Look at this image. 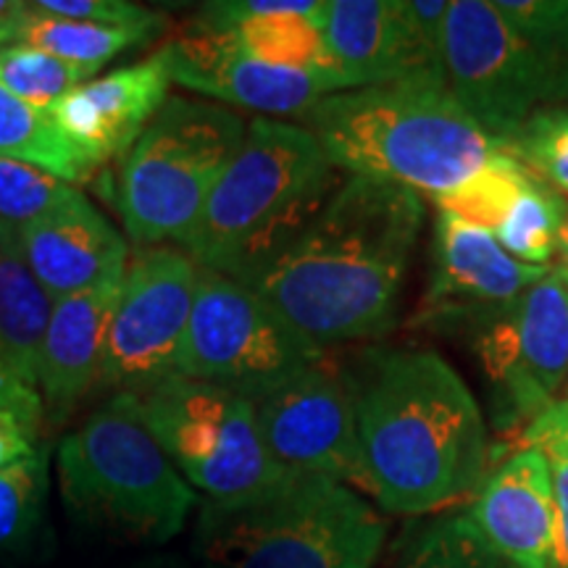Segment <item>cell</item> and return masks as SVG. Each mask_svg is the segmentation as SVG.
I'll list each match as a JSON object with an SVG mask.
<instances>
[{
    "label": "cell",
    "mask_w": 568,
    "mask_h": 568,
    "mask_svg": "<svg viewBox=\"0 0 568 568\" xmlns=\"http://www.w3.org/2000/svg\"><path fill=\"white\" fill-rule=\"evenodd\" d=\"M447 90L506 151L524 122L550 105V74L493 0H453L443 40Z\"/></svg>",
    "instance_id": "cell-11"
},
{
    "label": "cell",
    "mask_w": 568,
    "mask_h": 568,
    "mask_svg": "<svg viewBox=\"0 0 568 568\" xmlns=\"http://www.w3.org/2000/svg\"><path fill=\"white\" fill-rule=\"evenodd\" d=\"M261 437L276 464L318 474L364 493L353 395L343 366L329 358L253 400Z\"/></svg>",
    "instance_id": "cell-13"
},
{
    "label": "cell",
    "mask_w": 568,
    "mask_h": 568,
    "mask_svg": "<svg viewBox=\"0 0 568 568\" xmlns=\"http://www.w3.org/2000/svg\"><path fill=\"white\" fill-rule=\"evenodd\" d=\"M116 397L205 503L245 506L293 474L268 453L253 403L243 395L174 374Z\"/></svg>",
    "instance_id": "cell-8"
},
{
    "label": "cell",
    "mask_w": 568,
    "mask_h": 568,
    "mask_svg": "<svg viewBox=\"0 0 568 568\" xmlns=\"http://www.w3.org/2000/svg\"><path fill=\"white\" fill-rule=\"evenodd\" d=\"M466 514L489 548L516 568H556L552 468L539 447H514L497 460Z\"/></svg>",
    "instance_id": "cell-16"
},
{
    "label": "cell",
    "mask_w": 568,
    "mask_h": 568,
    "mask_svg": "<svg viewBox=\"0 0 568 568\" xmlns=\"http://www.w3.org/2000/svg\"><path fill=\"white\" fill-rule=\"evenodd\" d=\"M95 74L98 71L24 42L0 45V84L38 109H51Z\"/></svg>",
    "instance_id": "cell-29"
},
{
    "label": "cell",
    "mask_w": 568,
    "mask_h": 568,
    "mask_svg": "<svg viewBox=\"0 0 568 568\" xmlns=\"http://www.w3.org/2000/svg\"><path fill=\"white\" fill-rule=\"evenodd\" d=\"M132 568H193V566L184 564V560L176 556H155V558L142 560V564L132 566Z\"/></svg>",
    "instance_id": "cell-38"
},
{
    "label": "cell",
    "mask_w": 568,
    "mask_h": 568,
    "mask_svg": "<svg viewBox=\"0 0 568 568\" xmlns=\"http://www.w3.org/2000/svg\"><path fill=\"white\" fill-rule=\"evenodd\" d=\"M552 272L560 276V282L566 284L568 290V245H560L556 253V264H552Z\"/></svg>",
    "instance_id": "cell-40"
},
{
    "label": "cell",
    "mask_w": 568,
    "mask_h": 568,
    "mask_svg": "<svg viewBox=\"0 0 568 568\" xmlns=\"http://www.w3.org/2000/svg\"><path fill=\"white\" fill-rule=\"evenodd\" d=\"M303 126L337 172L429 197L464 184L500 151L447 90L443 69L326 95Z\"/></svg>",
    "instance_id": "cell-3"
},
{
    "label": "cell",
    "mask_w": 568,
    "mask_h": 568,
    "mask_svg": "<svg viewBox=\"0 0 568 568\" xmlns=\"http://www.w3.org/2000/svg\"><path fill=\"white\" fill-rule=\"evenodd\" d=\"M516 447H539L568 460V400L558 397L516 437Z\"/></svg>",
    "instance_id": "cell-34"
},
{
    "label": "cell",
    "mask_w": 568,
    "mask_h": 568,
    "mask_svg": "<svg viewBox=\"0 0 568 568\" xmlns=\"http://www.w3.org/2000/svg\"><path fill=\"white\" fill-rule=\"evenodd\" d=\"M345 374L364 495L387 514L435 516L477 493L495 447L477 397L443 355L372 347Z\"/></svg>",
    "instance_id": "cell-1"
},
{
    "label": "cell",
    "mask_w": 568,
    "mask_h": 568,
    "mask_svg": "<svg viewBox=\"0 0 568 568\" xmlns=\"http://www.w3.org/2000/svg\"><path fill=\"white\" fill-rule=\"evenodd\" d=\"M201 266L176 245L134 247L126 261L98 385L134 393L176 374Z\"/></svg>",
    "instance_id": "cell-12"
},
{
    "label": "cell",
    "mask_w": 568,
    "mask_h": 568,
    "mask_svg": "<svg viewBox=\"0 0 568 568\" xmlns=\"http://www.w3.org/2000/svg\"><path fill=\"white\" fill-rule=\"evenodd\" d=\"M59 479L74 518L138 542H169L195 506L193 487L116 395L61 439Z\"/></svg>",
    "instance_id": "cell-6"
},
{
    "label": "cell",
    "mask_w": 568,
    "mask_h": 568,
    "mask_svg": "<svg viewBox=\"0 0 568 568\" xmlns=\"http://www.w3.org/2000/svg\"><path fill=\"white\" fill-rule=\"evenodd\" d=\"M548 272L516 261L493 232L437 209L424 311L439 326L471 329L503 314Z\"/></svg>",
    "instance_id": "cell-14"
},
{
    "label": "cell",
    "mask_w": 568,
    "mask_h": 568,
    "mask_svg": "<svg viewBox=\"0 0 568 568\" xmlns=\"http://www.w3.org/2000/svg\"><path fill=\"white\" fill-rule=\"evenodd\" d=\"M545 456L550 458L552 495H556V568H568V460L552 453Z\"/></svg>",
    "instance_id": "cell-37"
},
{
    "label": "cell",
    "mask_w": 568,
    "mask_h": 568,
    "mask_svg": "<svg viewBox=\"0 0 568 568\" xmlns=\"http://www.w3.org/2000/svg\"><path fill=\"white\" fill-rule=\"evenodd\" d=\"M326 355L272 303L232 276L201 268L176 374L258 400Z\"/></svg>",
    "instance_id": "cell-9"
},
{
    "label": "cell",
    "mask_w": 568,
    "mask_h": 568,
    "mask_svg": "<svg viewBox=\"0 0 568 568\" xmlns=\"http://www.w3.org/2000/svg\"><path fill=\"white\" fill-rule=\"evenodd\" d=\"M172 74L161 53L71 90L48 113L59 130L98 163L126 155L148 122L169 101Z\"/></svg>",
    "instance_id": "cell-18"
},
{
    "label": "cell",
    "mask_w": 568,
    "mask_h": 568,
    "mask_svg": "<svg viewBox=\"0 0 568 568\" xmlns=\"http://www.w3.org/2000/svg\"><path fill=\"white\" fill-rule=\"evenodd\" d=\"M550 105H568V63L564 67V71H560V74H558Z\"/></svg>",
    "instance_id": "cell-39"
},
{
    "label": "cell",
    "mask_w": 568,
    "mask_h": 568,
    "mask_svg": "<svg viewBox=\"0 0 568 568\" xmlns=\"http://www.w3.org/2000/svg\"><path fill=\"white\" fill-rule=\"evenodd\" d=\"M53 301L13 247L0 245V358L38 389L40 345Z\"/></svg>",
    "instance_id": "cell-23"
},
{
    "label": "cell",
    "mask_w": 568,
    "mask_h": 568,
    "mask_svg": "<svg viewBox=\"0 0 568 568\" xmlns=\"http://www.w3.org/2000/svg\"><path fill=\"white\" fill-rule=\"evenodd\" d=\"M389 568H516L495 552L464 510H443L416 524L395 548Z\"/></svg>",
    "instance_id": "cell-25"
},
{
    "label": "cell",
    "mask_w": 568,
    "mask_h": 568,
    "mask_svg": "<svg viewBox=\"0 0 568 568\" xmlns=\"http://www.w3.org/2000/svg\"><path fill=\"white\" fill-rule=\"evenodd\" d=\"M564 397L568 400V379H566V395H564Z\"/></svg>",
    "instance_id": "cell-43"
},
{
    "label": "cell",
    "mask_w": 568,
    "mask_h": 568,
    "mask_svg": "<svg viewBox=\"0 0 568 568\" xmlns=\"http://www.w3.org/2000/svg\"><path fill=\"white\" fill-rule=\"evenodd\" d=\"M324 0H222L205 3L197 30L224 32L240 51L272 67L326 77L345 92L322 27Z\"/></svg>",
    "instance_id": "cell-19"
},
{
    "label": "cell",
    "mask_w": 568,
    "mask_h": 568,
    "mask_svg": "<svg viewBox=\"0 0 568 568\" xmlns=\"http://www.w3.org/2000/svg\"><path fill=\"white\" fill-rule=\"evenodd\" d=\"M77 195L74 184L30 163L0 159V245L17 251L21 230L48 216Z\"/></svg>",
    "instance_id": "cell-30"
},
{
    "label": "cell",
    "mask_w": 568,
    "mask_h": 568,
    "mask_svg": "<svg viewBox=\"0 0 568 568\" xmlns=\"http://www.w3.org/2000/svg\"><path fill=\"white\" fill-rule=\"evenodd\" d=\"M159 53L174 84L211 98V103L237 105L266 119H303L322 98L339 92L326 77L253 59L224 32L193 27L182 38L166 42Z\"/></svg>",
    "instance_id": "cell-15"
},
{
    "label": "cell",
    "mask_w": 568,
    "mask_h": 568,
    "mask_svg": "<svg viewBox=\"0 0 568 568\" xmlns=\"http://www.w3.org/2000/svg\"><path fill=\"white\" fill-rule=\"evenodd\" d=\"M506 151L539 182L568 197V105H542Z\"/></svg>",
    "instance_id": "cell-31"
},
{
    "label": "cell",
    "mask_w": 568,
    "mask_h": 568,
    "mask_svg": "<svg viewBox=\"0 0 568 568\" xmlns=\"http://www.w3.org/2000/svg\"><path fill=\"white\" fill-rule=\"evenodd\" d=\"M495 11L527 40L550 74V103L568 63V0H493Z\"/></svg>",
    "instance_id": "cell-32"
},
{
    "label": "cell",
    "mask_w": 568,
    "mask_h": 568,
    "mask_svg": "<svg viewBox=\"0 0 568 568\" xmlns=\"http://www.w3.org/2000/svg\"><path fill=\"white\" fill-rule=\"evenodd\" d=\"M0 414H19L34 424H40L45 414L38 389L27 385L3 358H0Z\"/></svg>",
    "instance_id": "cell-36"
},
{
    "label": "cell",
    "mask_w": 568,
    "mask_h": 568,
    "mask_svg": "<svg viewBox=\"0 0 568 568\" xmlns=\"http://www.w3.org/2000/svg\"><path fill=\"white\" fill-rule=\"evenodd\" d=\"M48 453L38 450L0 474V564L17 560L38 542L45 521Z\"/></svg>",
    "instance_id": "cell-27"
},
{
    "label": "cell",
    "mask_w": 568,
    "mask_h": 568,
    "mask_svg": "<svg viewBox=\"0 0 568 568\" xmlns=\"http://www.w3.org/2000/svg\"><path fill=\"white\" fill-rule=\"evenodd\" d=\"M568 213V197L531 176L493 237L506 253L529 266H552L560 247V230Z\"/></svg>",
    "instance_id": "cell-26"
},
{
    "label": "cell",
    "mask_w": 568,
    "mask_h": 568,
    "mask_svg": "<svg viewBox=\"0 0 568 568\" xmlns=\"http://www.w3.org/2000/svg\"><path fill=\"white\" fill-rule=\"evenodd\" d=\"M124 272L109 276L88 293L53 303L40 345L38 389H42V406L55 422L98 385Z\"/></svg>",
    "instance_id": "cell-20"
},
{
    "label": "cell",
    "mask_w": 568,
    "mask_h": 568,
    "mask_svg": "<svg viewBox=\"0 0 568 568\" xmlns=\"http://www.w3.org/2000/svg\"><path fill=\"white\" fill-rule=\"evenodd\" d=\"M27 9L40 17L105 27H134L159 19V13L142 9L138 3H126V0H32Z\"/></svg>",
    "instance_id": "cell-33"
},
{
    "label": "cell",
    "mask_w": 568,
    "mask_h": 568,
    "mask_svg": "<svg viewBox=\"0 0 568 568\" xmlns=\"http://www.w3.org/2000/svg\"><path fill=\"white\" fill-rule=\"evenodd\" d=\"M245 132V119L226 105L169 95L126 151L119 174V211L132 243L182 245Z\"/></svg>",
    "instance_id": "cell-7"
},
{
    "label": "cell",
    "mask_w": 568,
    "mask_h": 568,
    "mask_svg": "<svg viewBox=\"0 0 568 568\" xmlns=\"http://www.w3.org/2000/svg\"><path fill=\"white\" fill-rule=\"evenodd\" d=\"M424 226L414 190L345 176L301 237L243 282L318 347L387 335Z\"/></svg>",
    "instance_id": "cell-2"
},
{
    "label": "cell",
    "mask_w": 568,
    "mask_h": 568,
    "mask_svg": "<svg viewBox=\"0 0 568 568\" xmlns=\"http://www.w3.org/2000/svg\"><path fill=\"white\" fill-rule=\"evenodd\" d=\"M21 9V3H13V0H0V34H3L6 27H9V21L17 17Z\"/></svg>",
    "instance_id": "cell-41"
},
{
    "label": "cell",
    "mask_w": 568,
    "mask_h": 568,
    "mask_svg": "<svg viewBox=\"0 0 568 568\" xmlns=\"http://www.w3.org/2000/svg\"><path fill=\"white\" fill-rule=\"evenodd\" d=\"M529 180L531 174L524 169V163L500 148L477 174L468 176L458 187L432 197V201L439 211H447L468 224L495 232V226L503 222V216L516 203V197L521 195Z\"/></svg>",
    "instance_id": "cell-28"
},
{
    "label": "cell",
    "mask_w": 568,
    "mask_h": 568,
    "mask_svg": "<svg viewBox=\"0 0 568 568\" xmlns=\"http://www.w3.org/2000/svg\"><path fill=\"white\" fill-rule=\"evenodd\" d=\"M324 40L347 90L435 67L410 30L406 0H324Z\"/></svg>",
    "instance_id": "cell-21"
},
{
    "label": "cell",
    "mask_w": 568,
    "mask_h": 568,
    "mask_svg": "<svg viewBox=\"0 0 568 568\" xmlns=\"http://www.w3.org/2000/svg\"><path fill=\"white\" fill-rule=\"evenodd\" d=\"M560 245H568V213H566L564 230H560Z\"/></svg>",
    "instance_id": "cell-42"
},
{
    "label": "cell",
    "mask_w": 568,
    "mask_h": 568,
    "mask_svg": "<svg viewBox=\"0 0 568 568\" xmlns=\"http://www.w3.org/2000/svg\"><path fill=\"white\" fill-rule=\"evenodd\" d=\"M17 253L53 303L122 274L130 261L122 234L82 190L61 209L21 230Z\"/></svg>",
    "instance_id": "cell-17"
},
{
    "label": "cell",
    "mask_w": 568,
    "mask_h": 568,
    "mask_svg": "<svg viewBox=\"0 0 568 568\" xmlns=\"http://www.w3.org/2000/svg\"><path fill=\"white\" fill-rule=\"evenodd\" d=\"M0 159L30 163L67 184L90 182L101 166L59 130L48 109L21 101L0 84Z\"/></svg>",
    "instance_id": "cell-24"
},
{
    "label": "cell",
    "mask_w": 568,
    "mask_h": 568,
    "mask_svg": "<svg viewBox=\"0 0 568 568\" xmlns=\"http://www.w3.org/2000/svg\"><path fill=\"white\" fill-rule=\"evenodd\" d=\"M339 182L303 124L255 116L182 251L201 268L247 282L301 237Z\"/></svg>",
    "instance_id": "cell-4"
},
{
    "label": "cell",
    "mask_w": 568,
    "mask_h": 568,
    "mask_svg": "<svg viewBox=\"0 0 568 568\" xmlns=\"http://www.w3.org/2000/svg\"><path fill=\"white\" fill-rule=\"evenodd\" d=\"M40 424L30 422V418L19 414H0V474L11 468L19 460L30 458L38 453V435Z\"/></svg>",
    "instance_id": "cell-35"
},
{
    "label": "cell",
    "mask_w": 568,
    "mask_h": 568,
    "mask_svg": "<svg viewBox=\"0 0 568 568\" xmlns=\"http://www.w3.org/2000/svg\"><path fill=\"white\" fill-rule=\"evenodd\" d=\"M485 372L493 422L500 435H521L568 379V290L550 272L503 314L468 329Z\"/></svg>",
    "instance_id": "cell-10"
},
{
    "label": "cell",
    "mask_w": 568,
    "mask_h": 568,
    "mask_svg": "<svg viewBox=\"0 0 568 568\" xmlns=\"http://www.w3.org/2000/svg\"><path fill=\"white\" fill-rule=\"evenodd\" d=\"M387 521L353 487L290 474L245 506L205 503L193 552L201 568H374Z\"/></svg>",
    "instance_id": "cell-5"
},
{
    "label": "cell",
    "mask_w": 568,
    "mask_h": 568,
    "mask_svg": "<svg viewBox=\"0 0 568 568\" xmlns=\"http://www.w3.org/2000/svg\"><path fill=\"white\" fill-rule=\"evenodd\" d=\"M163 27H166L163 17L134 27L84 24V21L40 17V13L27 9V3H21L17 17L0 34V45L24 42V45L42 48V51L59 55V59L101 71L103 63L116 59L119 53L132 51V48H140L159 38Z\"/></svg>",
    "instance_id": "cell-22"
}]
</instances>
